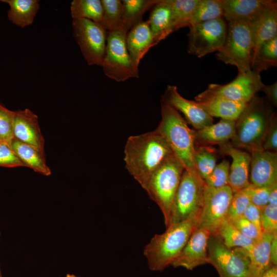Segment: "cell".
<instances>
[{
    "instance_id": "23",
    "label": "cell",
    "mask_w": 277,
    "mask_h": 277,
    "mask_svg": "<svg viewBox=\"0 0 277 277\" xmlns=\"http://www.w3.org/2000/svg\"><path fill=\"white\" fill-rule=\"evenodd\" d=\"M235 121L221 118L216 124L194 130L196 145L219 146L229 142L235 132Z\"/></svg>"
},
{
    "instance_id": "18",
    "label": "cell",
    "mask_w": 277,
    "mask_h": 277,
    "mask_svg": "<svg viewBox=\"0 0 277 277\" xmlns=\"http://www.w3.org/2000/svg\"><path fill=\"white\" fill-rule=\"evenodd\" d=\"M250 154V183L256 187H268L276 183L277 153L261 149Z\"/></svg>"
},
{
    "instance_id": "44",
    "label": "cell",
    "mask_w": 277,
    "mask_h": 277,
    "mask_svg": "<svg viewBox=\"0 0 277 277\" xmlns=\"http://www.w3.org/2000/svg\"><path fill=\"white\" fill-rule=\"evenodd\" d=\"M261 209L250 203L246 209L243 217L253 224L262 232L261 225Z\"/></svg>"
},
{
    "instance_id": "27",
    "label": "cell",
    "mask_w": 277,
    "mask_h": 277,
    "mask_svg": "<svg viewBox=\"0 0 277 277\" xmlns=\"http://www.w3.org/2000/svg\"><path fill=\"white\" fill-rule=\"evenodd\" d=\"M11 146L25 167L45 176H49L52 172L47 165L45 155L33 147L14 138Z\"/></svg>"
},
{
    "instance_id": "52",
    "label": "cell",
    "mask_w": 277,
    "mask_h": 277,
    "mask_svg": "<svg viewBox=\"0 0 277 277\" xmlns=\"http://www.w3.org/2000/svg\"><path fill=\"white\" fill-rule=\"evenodd\" d=\"M1 228H0V238H1Z\"/></svg>"
},
{
    "instance_id": "33",
    "label": "cell",
    "mask_w": 277,
    "mask_h": 277,
    "mask_svg": "<svg viewBox=\"0 0 277 277\" xmlns=\"http://www.w3.org/2000/svg\"><path fill=\"white\" fill-rule=\"evenodd\" d=\"M215 150L211 146L196 145L195 165L198 174L204 180L209 176L216 165Z\"/></svg>"
},
{
    "instance_id": "10",
    "label": "cell",
    "mask_w": 277,
    "mask_h": 277,
    "mask_svg": "<svg viewBox=\"0 0 277 277\" xmlns=\"http://www.w3.org/2000/svg\"><path fill=\"white\" fill-rule=\"evenodd\" d=\"M188 52L197 57L219 51L223 46L227 26L223 18L203 22L189 27Z\"/></svg>"
},
{
    "instance_id": "25",
    "label": "cell",
    "mask_w": 277,
    "mask_h": 277,
    "mask_svg": "<svg viewBox=\"0 0 277 277\" xmlns=\"http://www.w3.org/2000/svg\"><path fill=\"white\" fill-rule=\"evenodd\" d=\"M274 234L263 233L262 236L255 241L252 247L248 251L251 277H261L266 270L272 266L270 250Z\"/></svg>"
},
{
    "instance_id": "24",
    "label": "cell",
    "mask_w": 277,
    "mask_h": 277,
    "mask_svg": "<svg viewBox=\"0 0 277 277\" xmlns=\"http://www.w3.org/2000/svg\"><path fill=\"white\" fill-rule=\"evenodd\" d=\"M250 26L254 55L263 43L277 36V4L267 10L258 20Z\"/></svg>"
},
{
    "instance_id": "28",
    "label": "cell",
    "mask_w": 277,
    "mask_h": 277,
    "mask_svg": "<svg viewBox=\"0 0 277 277\" xmlns=\"http://www.w3.org/2000/svg\"><path fill=\"white\" fill-rule=\"evenodd\" d=\"M159 0H123L121 8L122 28L128 32L141 23L143 16L148 10L159 2Z\"/></svg>"
},
{
    "instance_id": "1",
    "label": "cell",
    "mask_w": 277,
    "mask_h": 277,
    "mask_svg": "<svg viewBox=\"0 0 277 277\" xmlns=\"http://www.w3.org/2000/svg\"><path fill=\"white\" fill-rule=\"evenodd\" d=\"M173 156L167 143L155 129L129 136L124 161L129 173L144 189L153 172Z\"/></svg>"
},
{
    "instance_id": "39",
    "label": "cell",
    "mask_w": 277,
    "mask_h": 277,
    "mask_svg": "<svg viewBox=\"0 0 277 277\" xmlns=\"http://www.w3.org/2000/svg\"><path fill=\"white\" fill-rule=\"evenodd\" d=\"M261 225L263 233H277V205L268 204L261 209Z\"/></svg>"
},
{
    "instance_id": "11",
    "label": "cell",
    "mask_w": 277,
    "mask_h": 277,
    "mask_svg": "<svg viewBox=\"0 0 277 277\" xmlns=\"http://www.w3.org/2000/svg\"><path fill=\"white\" fill-rule=\"evenodd\" d=\"M73 36L89 65L102 66L107 32L99 24L88 19L72 20Z\"/></svg>"
},
{
    "instance_id": "8",
    "label": "cell",
    "mask_w": 277,
    "mask_h": 277,
    "mask_svg": "<svg viewBox=\"0 0 277 277\" xmlns=\"http://www.w3.org/2000/svg\"><path fill=\"white\" fill-rule=\"evenodd\" d=\"M127 33L123 29L107 32L101 66L106 76L118 82L139 77L138 68L132 62L127 48Z\"/></svg>"
},
{
    "instance_id": "6",
    "label": "cell",
    "mask_w": 277,
    "mask_h": 277,
    "mask_svg": "<svg viewBox=\"0 0 277 277\" xmlns=\"http://www.w3.org/2000/svg\"><path fill=\"white\" fill-rule=\"evenodd\" d=\"M216 56L226 64L235 66L238 73L251 70L253 45L250 25L228 22L225 43Z\"/></svg>"
},
{
    "instance_id": "43",
    "label": "cell",
    "mask_w": 277,
    "mask_h": 277,
    "mask_svg": "<svg viewBox=\"0 0 277 277\" xmlns=\"http://www.w3.org/2000/svg\"><path fill=\"white\" fill-rule=\"evenodd\" d=\"M231 222L243 235L254 241L259 239L263 234L253 224L244 217Z\"/></svg>"
},
{
    "instance_id": "22",
    "label": "cell",
    "mask_w": 277,
    "mask_h": 277,
    "mask_svg": "<svg viewBox=\"0 0 277 277\" xmlns=\"http://www.w3.org/2000/svg\"><path fill=\"white\" fill-rule=\"evenodd\" d=\"M152 34L154 46L173 31L171 0H159L151 9L147 20Z\"/></svg>"
},
{
    "instance_id": "17",
    "label": "cell",
    "mask_w": 277,
    "mask_h": 277,
    "mask_svg": "<svg viewBox=\"0 0 277 277\" xmlns=\"http://www.w3.org/2000/svg\"><path fill=\"white\" fill-rule=\"evenodd\" d=\"M14 138L28 144L45 155V140L38 116L28 108L15 111Z\"/></svg>"
},
{
    "instance_id": "21",
    "label": "cell",
    "mask_w": 277,
    "mask_h": 277,
    "mask_svg": "<svg viewBox=\"0 0 277 277\" xmlns=\"http://www.w3.org/2000/svg\"><path fill=\"white\" fill-rule=\"evenodd\" d=\"M126 43L132 62L138 68L141 60L154 46L148 21H142L130 29L127 33Z\"/></svg>"
},
{
    "instance_id": "46",
    "label": "cell",
    "mask_w": 277,
    "mask_h": 277,
    "mask_svg": "<svg viewBox=\"0 0 277 277\" xmlns=\"http://www.w3.org/2000/svg\"><path fill=\"white\" fill-rule=\"evenodd\" d=\"M270 262L272 266L277 265V233L273 235L270 250Z\"/></svg>"
},
{
    "instance_id": "51",
    "label": "cell",
    "mask_w": 277,
    "mask_h": 277,
    "mask_svg": "<svg viewBox=\"0 0 277 277\" xmlns=\"http://www.w3.org/2000/svg\"><path fill=\"white\" fill-rule=\"evenodd\" d=\"M2 142H3V141L2 140V139H1V137H0V143H1Z\"/></svg>"
},
{
    "instance_id": "31",
    "label": "cell",
    "mask_w": 277,
    "mask_h": 277,
    "mask_svg": "<svg viewBox=\"0 0 277 277\" xmlns=\"http://www.w3.org/2000/svg\"><path fill=\"white\" fill-rule=\"evenodd\" d=\"M70 11L73 19H88L100 25L103 14L101 0H73Z\"/></svg>"
},
{
    "instance_id": "13",
    "label": "cell",
    "mask_w": 277,
    "mask_h": 277,
    "mask_svg": "<svg viewBox=\"0 0 277 277\" xmlns=\"http://www.w3.org/2000/svg\"><path fill=\"white\" fill-rule=\"evenodd\" d=\"M260 73L253 70L238 73L231 82L225 85L210 84L205 93L229 100L249 103L263 85Z\"/></svg>"
},
{
    "instance_id": "12",
    "label": "cell",
    "mask_w": 277,
    "mask_h": 277,
    "mask_svg": "<svg viewBox=\"0 0 277 277\" xmlns=\"http://www.w3.org/2000/svg\"><path fill=\"white\" fill-rule=\"evenodd\" d=\"M233 194L229 185L216 188L205 184L198 228L206 229L213 234L227 218Z\"/></svg>"
},
{
    "instance_id": "34",
    "label": "cell",
    "mask_w": 277,
    "mask_h": 277,
    "mask_svg": "<svg viewBox=\"0 0 277 277\" xmlns=\"http://www.w3.org/2000/svg\"><path fill=\"white\" fill-rule=\"evenodd\" d=\"M103 14L100 25L107 32L122 29V1L101 0Z\"/></svg>"
},
{
    "instance_id": "19",
    "label": "cell",
    "mask_w": 277,
    "mask_h": 277,
    "mask_svg": "<svg viewBox=\"0 0 277 277\" xmlns=\"http://www.w3.org/2000/svg\"><path fill=\"white\" fill-rule=\"evenodd\" d=\"M221 154L230 156L232 160L230 165L229 184L233 193L242 190L249 184L250 154L228 142L220 146Z\"/></svg>"
},
{
    "instance_id": "41",
    "label": "cell",
    "mask_w": 277,
    "mask_h": 277,
    "mask_svg": "<svg viewBox=\"0 0 277 277\" xmlns=\"http://www.w3.org/2000/svg\"><path fill=\"white\" fill-rule=\"evenodd\" d=\"M0 166L13 168L25 167L13 150L11 145L2 142L0 143Z\"/></svg>"
},
{
    "instance_id": "14",
    "label": "cell",
    "mask_w": 277,
    "mask_h": 277,
    "mask_svg": "<svg viewBox=\"0 0 277 277\" xmlns=\"http://www.w3.org/2000/svg\"><path fill=\"white\" fill-rule=\"evenodd\" d=\"M179 113L184 115L185 120L194 128L201 129L213 124V119L195 101L187 100L179 92L174 85H168L162 98Z\"/></svg>"
},
{
    "instance_id": "42",
    "label": "cell",
    "mask_w": 277,
    "mask_h": 277,
    "mask_svg": "<svg viewBox=\"0 0 277 277\" xmlns=\"http://www.w3.org/2000/svg\"><path fill=\"white\" fill-rule=\"evenodd\" d=\"M263 149L271 152H277V116L273 112L269 125L263 145Z\"/></svg>"
},
{
    "instance_id": "50",
    "label": "cell",
    "mask_w": 277,
    "mask_h": 277,
    "mask_svg": "<svg viewBox=\"0 0 277 277\" xmlns=\"http://www.w3.org/2000/svg\"><path fill=\"white\" fill-rule=\"evenodd\" d=\"M0 277H3L2 272L1 268V265H0Z\"/></svg>"
},
{
    "instance_id": "29",
    "label": "cell",
    "mask_w": 277,
    "mask_h": 277,
    "mask_svg": "<svg viewBox=\"0 0 277 277\" xmlns=\"http://www.w3.org/2000/svg\"><path fill=\"white\" fill-rule=\"evenodd\" d=\"M212 235L217 236L228 248H242L249 250L255 241L243 235L233 224L226 219Z\"/></svg>"
},
{
    "instance_id": "45",
    "label": "cell",
    "mask_w": 277,
    "mask_h": 277,
    "mask_svg": "<svg viewBox=\"0 0 277 277\" xmlns=\"http://www.w3.org/2000/svg\"><path fill=\"white\" fill-rule=\"evenodd\" d=\"M261 91L266 94L268 102L271 105L277 106V82L273 84L266 85L263 84Z\"/></svg>"
},
{
    "instance_id": "48",
    "label": "cell",
    "mask_w": 277,
    "mask_h": 277,
    "mask_svg": "<svg viewBox=\"0 0 277 277\" xmlns=\"http://www.w3.org/2000/svg\"><path fill=\"white\" fill-rule=\"evenodd\" d=\"M261 277H277V267L272 266L266 270Z\"/></svg>"
},
{
    "instance_id": "26",
    "label": "cell",
    "mask_w": 277,
    "mask_h": 277,
    "mask_svg": "<svg viewBox=\"0 0 277 277\" xmlns=\"http://www.w3.org/2000/svg\"><path fill=\"white\" fill-rule=\"evenodd\" d=\"M9 6L8 17L15 25L24 28L33 23L39 9L37 0H3Z\"/></svg>"
},
{
    "instance_id": "36",
    "label": "cell",
    "mask_w": 277,
    "mask_h": 277,
    "mask_svg": "<svg viewBox=\"0 0 277 277\" xmlns=\"http://www.w3.org/2000/svg\"><path fill=\"white\" fill-rule=\"evenodd\" d=\"M250 203L249 196L243 190L233 193L226 219L233 222L243 217L246 209Z\"/></svg>"
},
{
    "instance_id": "40",
    "label": "cell",
    "mask_w": 277,
    "mask_h": 277,
    "mask_svg": "<svg viewBox=\"0 0 277 277\" xmlns=\"http://www.w3.org/2000/svg\"><path fill=\"white\" fill-rule=\"evenodd\" d=\"M273 185L268 187H256L250 183L243 190L249 196L251 203L262 209L268 204L269 193Z\"/></svg>"
},
{
    "instance_id": "15",
    "label": "cell",
    "mask_w": 277,
    "mask_h": 277,
    "mask_svg": "<svg viewBox=\"0 0 277 277\" xmlns=\"http://www.w3.org/2000/svg\"><path fill=\"white\" fill-rule=\"evenodd\" d=\"M211 235L208 230L198 228L171 266L191 270L199 266L208 264V243Z\"/></svg>"
},
{
    "instance_id": "38",
    "label": "cell",
    "mask_w": 277,
    "mask_h": 277,
    "mask_svg": "<svg viewBox=\"0 0 277 277\" xmlns=\"http://www.w3.org/2000/svg\"><path fill=\"white\" fill-rule=\"evenodd\" d=\"M15 111H11L0 104V137L11 145L14 138L13 124Z\"/></svg>"
},
{
    "instance_id": "35",
    "label": "cell",
    "mask_w": 277,
    "mask_h": 277,
    "mask_svg": "<svg viewBox=\"0 0 277 277\" xmlns=\"http://www.w3.org/2000/svg\"><path fill=\"white\" fill-rule=\"evenodd\" d=\"M223 16L222 0H199L191 20V25L223 18Z\"/></svg>"
},
{
    "instance_id": "20",
    "label": "cell",
    "mask_w": 277,
    "mask_h": 277,
    "mask_svg": "<svg viewBox=\"0 0 277 277\" xmlns=\"http://www.w3.org/2000/svg\"><path fill=\"white\" fill-rule=\"evenodd\" d=\"M195 102L211 117L236 121L248 103L229 100L205 93L195 97Z\"/></svg>"
},
{
    "instance_id": "9",
    "label": "cell",
    "mask_w": 277,
    "mask_h": 277,
    "mask_svg": "<svg viewBox=\"0 0 277 277\" xmlns=\"http://www.w3.org/2000/svg\"><path fill=\"white\" fill-rule=\"evenodd\" d=\"M208 263L220 277H251L248 251L242 248H229L216 236L211 235L208 243Z\"/></svg>"
},
{
    "instance_id": "49",
    "label": "cell",
    "mask_w": 277,
    "mask_h": 277,
    "mask_svg": "<svg viewBox=\"0 0 277 277\" xmlns=\"http://www.w3.org/2000/svg\"><path fill=\"white\" fill-rule=\"evenodd\" d=\"M64 277H81V276L74 275L73 274H67Z\"/></svg>"
},
{
    "instance_id": "5",
    "label": "cell",
    "mask_w": 277,
    "mask_h": 277,
    "mask_svg": "<svg viewBox=\"0 0 277 277\" xmlns=\"http://www.w3.org/2000/svg\"><path fill=\"white\" fill-rule=\"evenodd\" d=\"M184 170L182 164L173 156L153 172L143 189L159 207L166 227L170 225L174 199Z\"/></svg>"
},
{
    "instance_id": "32",
    "label": "cell",
    "mask_w": 277,
    "mask_h": 277,
    "mask_svg": "<svg viewBox=\"0 0 277 277\" xmlns=\"http://www.w3.org/2000/svg\"><path fill=\"white\" fill-rule=\"evenodd\" d=\"M199 0H171L172 26L174 31L191 25Z\"/></svg>"
},
{
    "instance_id": "30",
    "label": "cell",
    "mask_w": 277,
    "mask_h": 277,
    "mask_svg": "<svg viewBox=\"0 0 277 277\" xmlns=\"http://www.w3.org/2000/svg\"><path fill=\"white\" fill-rule=\"evenodd\" d=\"M277 65V36L263 43L255 52L251 70L259 73Z\"/></svg>"
},
{
    "instance_id": "16",
    "label": "cell",
    "mask_w": 277,
    "mask_h": 277,
    "mask_svg": "<svg viewBox=\"0 0 277 277\" xmlns=\"http://www.w3.org/2000/svg\"><path fill=\"white\" fill-rule=\"evenodd\" d=\"M224 17L228 22L252 24L270 7L273 0H222Z\"/></svg>"
},
{
    "instance_id": "4",
    "label": "cell",
    "mask_w": 277,
    "mask_h": 277,
    "mask_svg": "<svg viewBox=\"0 0 277 277\" xmlns=\"http://www.w3.org/2000/svg\"><path fill=\"white\" fill-rule=\"evenodd\" d=\"M272 113L270 104L255 95L235 121V132L230 143L249 153L263 149Z\"/></svg>"
},
{
    "instance_id": "37",
    "label": "cell",
    "mask_w": 277,
    "mask_h": 277,
    "mask_svg": "<svg viewBox=\"0 0 277 277\" xmlns=\"http://www.w3.org/2000/svg\"><path fill=\"white\" fill-rule=\"evenodd\" d=\"M230 163L223 160L216 164L209 176L204 180L205 184L213 188H221L228 185Z\"/></svg>"
},
{
    "instance_id": "7",
    "label": "cell",
    "mask_w": 277,
    "mask_h": 277,
    "mask_svg": "<svg viewBox=\"0 0 277 277\" xmlns=\"http://www.w3.org/2000/svg\"><path fill=\"white\" fill-rule=\"evenodd\" d=\"M205 185L204 180L197 172L184 170L174 199L170 225L192 217H200Z\"/></svg>"
},
{
    "instance_id": "47",
    "label": "cell",
    "mask_w": 277,
    "mask_h": 277,
    "mask_svg": "<svg viewBox=\"0 0 277 277\" xmlns=\"http://www.w3.org/2000/svg\"><path fill=\"white\" fill-rule=\"evenodd\" d=\"M268 204L277 205V183L272 187L269 195Z\"/></svg>"
},
{
    "instance_id": "2",
    "label": "cell",
    "mask_w": 277,
    "mask_h": 277,
    "mask_svg": "<svg viewBox=\"0 0 277 277\" xmlns=\"http://www.w3.org/2000/svg\"><path fill=\"white\" fill-rule=\"evenodd\" d=\"M199 225V218L192 217L171 224L164 232L155 234L143 249L149 269L161 271L171 266Z\"/></svg>"
},
{
    "instance_id": "3",
    "label": "cell",
    "mask_w": 277,
    "mask_h": 277,
    "mask_svg": "<svg viewBox=\"0 0 277 277\" xmlns=\"http://www.w3.org/2000/svg\"><path fill=\"white\" fill-rule=\"evenodd\" d=\"M160 103L161 120L156 131L167 143L185 169L197 172L194 162L196 143L194 130L189 127L186 121L177 110L162 99Z\"/></svg>"
}]
</instances>
